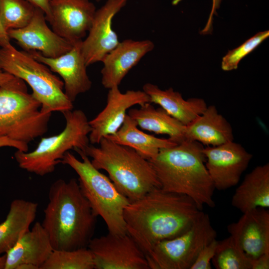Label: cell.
Returning <instances> with one entry per match:
<instances>
[{"label": "cell", "mask_w": 269, "mask_h": 269, "mask_svg": "<svg viewBox=\"0 0 269 269\" xmlns=\"http://www.w3.org/2000/svg\"><path fill=\"white\" fill-rule=\"evenodd\" d=\"M62 113L65 126L60 133L42 138L32 151L17 150L14 153V158L20 168L43 176L53 172L69 150L85 151L90 144L89 135L91 131L86 114L81 110Z\"/></svg>", "instance_id": "6"}, {"label": "cell", "mask_w": 269, "mask_h": 269, "mask_svg": "<svg viewBox=\"0 0 269 269\" xmlns=\"http://www.w3.org/2000/svg\"><path fill=\"white\" fill-rule=\"evenodd\" d=\"M38 204L22 199L13 200L5 220L0 224V256L6 253L30 229Z\"/></svg>", "instance_id": "24"}, {"label": "cell", "mask_w": 269, "mask_h": 269, "mask_svg": "<svg viewBox=\"0 0 269 269\" xmlns=\"http://www.w3.org/2000/svg\"><path fill=\"white\" fill-rule=\"evenodd\" d=\"M97 217L76 179H59L51 185L41 224L53 250L87 248L93 238Z\"/></svg>", "instance_id": "2"}, {"label": "cell", "mask_w": 269, "mask_h": 269, "mask_svg": "<svg viewBox=\"0 0 269 269\" xmlns=\"http://www.w3.org/2000/svg\"><path fill=\"white\" fill-rule=\"evenodd\" d=\"M146 103H150L149 98L143 90H129L122 93L119 86L109 89L105 107L89 121L90 143L99 144L103 138L116 133L123 124L128 109Z\"/></svg>", "instance_id": "13"}, {"label": "cell", "mask_w": 269, "mask_h": 269, "mask_svg": "<svg viewBox=\"0 0 269 269\" xmlns=\"http://www.w3.org/2000/svg\"><path fill=\"white\" fill-rule=\"evenodd\" d=\"M27 92L25 83L0 87V135L26 143L48 130L52 113Z\"/></svg>", "instance_id": "8"}, {"label": "cell", "mask_w": 269, "mask_h": 269, "mask_svg": "<svg viewBox=\"0 0 269 269\" xmlns=\"http://www.w3.org/2000/svg\"><path fill=\"white\" fill-rule=\"evenodd\" d=\"M205 166L215 189L225 190L236 185L248 168L253 155L240 143L229 141L204 147Z\"/></svg>", "instance_id": "11"}, {"label": "cell", "mask_w": 269, "mask_h": 269, "mask_svg": "<svg viewBox=\"0 0 269 269\" xmlns=\"http://www.w3.org/2000/svg\"><path fill=\"white\" fill-rule=\"evenodd\" d=\"M36 7L26 0H0V22L7 32L26 26Z\"/></svg>", "instance_id": "26"}, {"label": "cell", "mask_w": 269, "mask_h": 269, "mask_svg": "<svg viewBox=\"0 0 269 269\" xmlns=\"http://www.w3.org/2000/svg\"><path fill=\"white\" fill-rule=\"evenodd\" d=\"M9 43L10 38L0 22V47H4Z\"/></svg>", "instance_id": "36"}, {"label": "cell", "mask_w": 269, "mask_h": 269, "mask_svg": "<svg viewBox=\"0 0 269 269\" xmlns=\"http://www.w3.org/2000/svg\"><path fill=\"white\" fill-rule=\"evenodd\" d=\"M142 90L148 96L150 103L159 105L170 116L187 126L201 115L207 107L202 98L185 100L181 93L172 88L161 90L157 85L145 83Z\"/></svg>", "instance_id": "20"}, {"label": "cell", "mask_w": 269, "mask_h": 269, "mask_svg": "<svg viewBox=\"0 0 269 269\" xmlns=\"http://www.w3.org/2000/svg\"><path fill=\"white\" fill-rule=\"evenodd\" d=\"M128 115L141 129L158 134H166L177 144L186 140V126L167 114L161 108L155 109L146 103L138 109L129 110Z\"/></svg>", "instance_id": "23"}, {"label": "cell", "mask_w": 269, "mask_h": 269, "mask_svg": "<svg viewBox=\"0 0 269 269\" xmlns=\"http://www.w3.org/2000/svg\"><path fill=\"white\" fill-rule=\"evenodd\" d=\"M186 140L206 146H217L233 141V129L215 106H207L204 112L186 126Z\"/></svg>", "instance_id": "21"}, {"label": "cell", "mask_w": 269, "mask_h": 269, "mask_svg": "<svg viewBox=\"0 0 269 269\" xmlns=\"http://www.w3.org/2000/svg\"><path fill=\"white\" fill-rule=\"evenodd\" d=\"M4 146L14 147L17 150L23 152L28 151V145L27 143L17 141L11 139L7 136L0 135V148Z\"/></svg>", "instance_id": "31"}, {"label": "cell", "mask_w": 269, "mask_h": 269, "mask_svg": "<svg viewBox=\"0 0 269 269\" xmlns=\"http://www.w3.org/2000/svg\"><path fill=\"white\" fill-rule=\"evenodd\" d=\"M269 252L266 253L252 260V269H269Z\"/></svg>", "instance_id": "34"}, {"label": "cell", "mask_w": 269, "mask_h": 269, "mask_svg": "<svg viewBox=\"0 0 269 269\" xmlns=\"http://www.w3.org/2000/svg\"><path fill=\"white\" fill-rule=\"evenodd\" d=\"M231 204L243 213L256 208L269 207V163L248 173L233 194Z\"/></svg>", "instance_id": "22"}, {"label": "cell", "mask_w": 269, "mask_h": 269, "mask_svg": "<svg viewBox=\"0 0 269 269\" xmlns=\"http://www.w3.org/2000/svg\"><path fill=\"white\" fill-rule=\"evenodd\" d=\"M212 0V6L211 11L209 17V19L207 21V24L205 25L204 28L202 31V33L205 34L211 32L212 30V25L213 16L214 14H216L217 10L220 7V4L222 0Z\"/></svg>", "instance_id": "35"}, {"label": "cell", "mask_w": 269, "mask_h": 269, "mask_svg": "<svg viewBox=\"0 0 269 269\" xmlns=\"http://www.w3.org/2000/svg\"><path fill=\"white\" fill-rule=\"evenodd\" d=\"M238 248L252 260L269 252V211L256 208L227 226Z\"/></svg>", "instance_id": "16"}, {"label": "cell", "mask_w": 269, "mask_h": 269, "mask_svg": "<svg viewBox=\"0 0 269 269\" xmlns=\"http://www.w3.org/2000/svg\"><path fill=\"white\" fill-rule=\"evenodd\" d=\"M24 82L22 80L9 73L0 71V87L20 84Z\"/></svg>", "instance_id": "33"}, {"label": "cell", "mask_w": 269, "mask_h": 269, "mask_svg": "<svg viewBox=\"0 0 269 269\" xmlns=\"http://www.w3.org/2000/svg\"><path fill=\"white\" fill-rule=\"evenodd\" d=\"M53 251L48 234L42 224L36 222L6 253L5 269H16L24 264H32L40 269Z\"/></svg>", "instance_id": "19"}, {"label": "cell", "mask_w": 269, "mask_h": 269, "mask_svg": "<svg viewBox=\"0 0 269 269\" xmlns=\"http://www.w3.org/2000/svg\"><path fill=\"white\" fill-rule=\"evenodd\" d=\"M44 12L36 7L30 22L25 27L7 31L25 52H39L48 58H56L70 50L73 45L57 34L47 25Z\"/></svg>", "instance_id": "15"}, {"label": "cell", "mask_w": 269, "mask_h": 269, "mask_svg": "<svg viewBox=\"0 0 269 269\" xmlns=\"http://www.w3.org/2000/svg\"><path fill=\"white\" fill-rule=\"evenodd\" d=\"M137 127L136 122L127 114L117 132L105 137L115 143L133 148L147 160L154 157L160 149L178 144L169 138H161L147 134Z\"/></svg>", "instance_id": "25"}, {"label": "cell", "mask_w": 269, "mask_h": 269, "mask_svg": "<svg viewBox=\"0 0 269 269\" xmlns=\"http://www.w3.org/2000/svg\"><path fill=\"white\" fill-rule=\"evenodd\" d=\"M99 144V147L89 144L84 152L96 168L108 173L116 189L130 202L160 187L150 162L134 149L106 137Z\"/></svg>", "instance_id": "4"}, {"label": "cell", "mask_w": 269, "mask_h": 269, "mask_svg": "<svg viewBox=\"0 0 269 269\" xmlns=\"http://www.w3.org/2000/svg\"><path fill=\"white\" fill-rule=\"evenodd\" d=\"M16 269H38V268L32 264H24L18 266Z\"/></svg>", "instance_id": "37"}, {"label": "cell", "mask_w": 269, "mask_h": 269, "mask_svg": "<svg viewBox=\"0 0 269 269\" xmlns=\"http://www.w3.org/2000/svg\"><path fill=\"white\" fill-rule=\"evenodd\" d=\"M52 30L73 45L88 33L96 11L89 0H50Z\"/></svg>", "instance_id": "14"}, {"label": "cell", "mask_w": 269, "mask_h": 269, "mask_svg": "<svg viewBox=\"0 0 269 269\" xmlns=\"http://www.w3.org/2000/svg\"><path fill=\"white\" fill-rule=\"evenodd\" d=\"M217 241L216 239L202 249L190 269H212L211 261L215 253Z\"/></svg>", "instance_id": "30"}, {"label": "cell", "mask_w": 269, "mask_h": 269, "mask_svg": "<svg viewBox=\"0 0 269 269\" xmlns=\"http://www.w3.org/2000/svg\"><path fill=\"white\" fill-rule=\"evenodd\" d=\"M216 237L209 215L202 211L184 232L159 242L145 255L149 269H190L200 252Z\"/></svg>", "instance_id": "9"}, {"label": "cell", "mask_w": 269, "mask_h": 269, "mask_svg": "<svg viewBox=\"0 0 269 269\" xmlns=\"http://www.w3.org/2000/svg\"><path fill=\"white\" fill-rule=\"evenodd\" d=\"M203 145L185 140L175 146L160 149L148 160L164 191L186 195L202 210L204 205L215 206V188L205 166Z\"/></svg>", "instance_id": "3"}, {"label": "cell", "mask_w": 269, "mask_h": 269, "mask_svg": "<svg viewBox=\"0 0 269 269\" xmlns=\"http://www.w3.org/2000/svg\"><path fill=\"white\" fill-rule=\"evenodd\" d=\"M202 211L188 196L156 187L130 202L124 218L127 233L145 256L159 242L184 232Z\"/></svg>", "instance_id": "1"}, {"label": "cell", "mask_w": 269, "mask_h": 269, "mask_svg": "<svg viewBox=\"0 0 269 269\" xmlns=\"http://www.w3.org/2000/svg\"><path fill=\"white\" fill-rule=\"evenodd\" d=\"M269 36V30L259 32L239 46L229 50L222 58V70L229 71L237 69L241 60L254 50Z\"/></svg>", "instance_id": "29"}, {"label": "cell", "mask_w": 269, "mask_h": 269, "mask_svg": "<svg viewBox=\"0 0 269 269\" xmlns=\"http://www.w3.org/2000/svg\"><path fill=\"white\" fill-rule=\"evenodd\" d=\"M6 254L0 256V269H5L6 265Z\"/></svg>", "instance_id": "38"}, {"label": "cell", "mask_w": 269, "mask_h": 269, "mask_svg": "<svg viewBox=\"0 0 269 269\" xmlns=\"http://www.w3.org/2000/svg\"><path fill=\"white\" fill-rule=\"evenodd\" d=\"M82 160L67 151L61 163L72 168L78 176V183L93 211L105 221L109 233H127L124 212L130 201L116 189L109 177L96 168L83 151H76Z\"/></svg>", "instance_id": "5"}, {"label": "cell", "mask_w": 269, "mask_h": 269, "mask_svg": "<svg viewBox=\"0 0 269 269\" xmlns=\"http://www.w3.org/2000/svg\"><path fill=\"white\" fill-rule=\"evenodd\" d=\"M154 44L150 40L125 39L104 58L101 83L106 89L119 86L128 72L148 52Z\"/></svg>", "instance_id": "18"}, {"label": "cell", "mask_w": 269, "mask_h": 269, "mask_svg": "<svg viewBox=\"0 0 269 269\" xmlns=\"http://www.w3.org/2000/svg\"><path fill=\"white\" fill-rule=\"evenodd\" d=\"M97 2H99L100 1H101V0H96Z\"/></svg>", "instance_id": "39"}, {"label": "cell", "mask_w": 269, "mask_h": 269, "mask_svg": "<svg viewBox=\"0 0 269 269\" xmlns=\"http://www.w3.org/2000/svg\"><path fill=\"white\" fill-rule=\"evenodd\" d=\"M0 71H2V70H1L0 69Z\"/></svg>", "instance_id": "40"}, {"label": "cell", "mask_w": 269, "mask_h": 269, "mask_svg": "<svg viewBox=\"0 0 269 269\" xmlns=\"http://www.w3.org/2000/svg\"><path fill=\"white\" fill-rule=\"evenodd\" d=\"M92 254L88 248L74 250H55L40 269H93Z\"/></svg>", "instance_id": "27"}, {"label": "cell", "mask_w": 269, "mask_h": 269, "mask_svg": "<svg viewBox=\"0 0 269 269\" xmlns=\"http://www.w3.org/2000/svg\"><path fill=\"white\" fill-rule=\"evenodd\" d=\"M35 7L41 9L45 13V18L49 22L51 20L50 0H26Z\"/></svg>", "instance_id": "32"}, {"label": "cell", "mask_w": 269, "mask_h": 269, "mask_svg": "<svg viewBox=\"0 0 269 269\" xmlns=\"http://www.w3.org/2000/svg\"><path fill=\"white\" fill-rule=\"evenodd\" d=\"M87 248L95 269H149L145 254L128 233L93 238Z\"/></svg>", "instance_id": "10"}, {"label": "cell", "mask_w": 269, "mask_h": 269, "mask_svg": "<svg viewBox=\"0 0 269 269\" xmlns=\"http://www.w3.org/2000/svg\"><path fill=\"white\" fill-rule=\"evenodd\" d=\"M129 0H107L103 6L96 10L88 34L81 44L87 66L102 62L105 56L119 43L118 36L112 28V21Z\"/></svg>", "instance_id": "12"}, {"label": "cell", "mask_w": 269, "mask_h": 269, "mask_svg": "<svg viewBox=\"0 0 269 269\" xmlns=\"http://www.w3.org/2000/svg\"><path fill=\"white\" fill-rule=\"evenodd\" d=\"M211 263L216 269H252V260L236 245L232 238L220 241Z\"/></svg>", "instance_id": "28"}, {"label": "cell", "mask_w": 269, "mask_h": 269, "mask_svg": "<svg viewBox=\"0 0 269 269\" xmlns=\"http://www.w3.org/2000/svg\"><path fill=\"white\" fill-rule=\"evenodd\" d=\"M0 69L27 83L31 94L41 104L44 113L73 109V104L65 94L64 83L46 65L10 43L0 47Z\"/></svg>", "instance_id": "7"}, {"label": "cell", "mask_w": 269, "mask_h": 269, "mask_svg": "<svg viewBox=\"0 0 269 269\" xmlns=\"http://www.w3.org/2000/svg\"><path fill=\"white\" fill-rule=\"evenodd\" d=\"M81 42L74 44L70 50L56 58L45 57L37 51L27 52L61 76L65 94L73 103L79 95L90 90L92 84L87 74V66L81 51Z\"/></svg>", "instance_id": "17"}]
</instances>
